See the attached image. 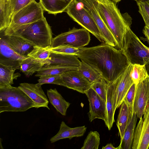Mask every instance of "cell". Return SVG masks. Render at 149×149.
Here are the masks:
<instances>
[{"label":"cell","mask_w":149,"mask_h":149,"mask_svg":"<svg viewBox=\"0 0 149 149\" xmlns=\"http://www.w3.org/2000/svg\"><path fill=\"white\" fill-rule=\"evenodd\" d=\"M76 56L100 73L108 84L113 82L130 64L122 50L105 43L79 48Z\"/></svg>","instance_id":"cell-1"},{"label":"cell","mask_w":149,"mask_h":149,"mask_svg":"<svg viewBox=\"0 0 149 149\" xmlns=\"http://www.w3.org/2000/svg\"><path fill=\"white\" fill-rule=\"evenodd\" d=\"M97 9L106 24L114 37L118 47L122 50L124 37L127 26L132 24L130 16L121 14L116 4L110 0H96Z\"/></svg>","instance_id":"cell-2"},{"label":"cell","mask_w":149,"mask_h":149,"mask_svg":"<svg viewBox=\"0 0 149 149\" xmlns=\"http://www.w3.org/2000/svg\"><path fill=\"white\" fill-rule=\"evenodd\" d=\"M4 34L19 36L34 45L42 47H51L52 32L45 17L33 22L7 31Z\"/></svg>","instance_id":"cell-3"},{"label":"cell","mask_w":149,"mask_h":149,"mask_svg":"<svg viewBox=\"0 0 149 149\" xmlns=\"http://www.w3.org/2000/svg\"><path fill=\"white\" fill-rule=\"evenodd\" d=\"M33 107L34 102L18 87H0V113L25 111Z\"/></svg>","instance_id":"cell-4"},{"label":"cell","mask_w":149,"mask_h":149,"mask_svg":"<svg viewBox=\"0 0 149 149\" xmlns=\"http://www.w3.org/2000/svg\"><path fill=\"white\" fill-rule=\"evenodd\" d=\"M130 63L145 65L149 61V47L144 45L127 26L122 49Z\"/></svg>","instance_id":"cell-5"},{"label":"cell","mask_w":149,"mask_h":149,"mask_svg":"<svg viewBox=\"0 0 149 149\" xmlns=\"http://www.w3.org/2000/svg\"><path fill=\"white\" fill-rule=\"evenodd\" d=\"M74 21L105 43L99 29L88 10L79 0H73L65 11Z\"/></svg>","instance_id":"cell-6"},{"label":"cell","mask_w":149,"mask_h":149,"mask_svg":"<svg viewBox=\"0 0 149 149\" xmlns=\"http://www.w3.org/2000/svg\"><path fill=\"white\" fill-rule=\"evenodd\" d=\"M44 10L39 3L35 0L12 16L7 31L17 27L31 23L43 18Z\"/></svg>","instance_id":"cell-7"},{"label":"cell","mask_w":149,"mask_h":149,"mask_svg":"<svg viewBox=\"0 0 149 149\" xmlns=\"http://www.w3.org/2000/svg\"><path fill=\"white\" fill-rule=\"evenodd\" d=\"M89 32L84 28L78 29L73 28L53 38L51 47L61 45H67L77 48L83 47L90 42Z\"/></svg>","instance_id":"cell-8"},{"label":"cell","mask_w":149,"mask_h":149,"mask_svg":"<svg viewBox=\"0 0 149 149\" xmlns=\"http://www.w3.org/2000/svg\"><path fill=\"white\" fill-rule=\"evenodd\" d=\"M133 65L130 64L124 71L113 82L110 83L113 88V109L120 107L128 91L134 84L131 77Z\"/></svg>","instance_id":"cell-9"},{"label":"cell","mask_w":149,"mask_h":149,"mask_svg":"<svg viewBox=\"0 0 149 149\" xmlns=\"http://www.w3.org/2000/svg\"><path fill=\"white\" fill-rule=\"evenodd\" d=\"M88 10L97 24L105 43L113 47H118L117 42L106 24L96 6V0H79Z\"/></svg>","instance_id":"cell-10"},{"label":"cell","mask_w":149,"mask_h":149,"mask_svg":"<svg viewBox=\"0 0 149 149\" xmlns=\"http://www.w3.org/2000/svg\"><path fill=\"white\" fill-rule=\"evenodd\" d=\"M136 126L132 149H149V104Z\"/></svg>","instance_id":"cell-11"},{"label":"cell","mask_w":149,"mask_h":149,"mask_svg":"<svg viewBox=\"0 0 149 149\" xmlns=\"http://www.w3.org/2000/svg\"><path fill=\"white\" fill-rule=\"evenodd\" d=\"M85 94L89 102V121L91 122L96 118L101 119L106 126L107 119L106 102L91 88L86 91Z\"/></svg>","instance_id":"cell-12"},{"label":"cell","mask_w":149,"mask_h":149,"mask_svg":"<svg viewBox=\"0 0 149 149\" xmlns=\"http://www.w3.org/2000/svg\"><path fill=\"white\" fill-rule=\"evenodd\" d=\"M149 104V76L136 85L133 111L141 118Z\"/></svg>","instance_id":"cell-13"},{"label":"cell","mask_w":149,"mask_h":149,"mask_svg":"<svg viewBox=\"0 0 149 149\" xmlns=\"http://www.w3.org/2000/svg\"><path fill=\"white\" fill-rule=\"evenodd\" d=\"M4 31H0V63L19 69L22 61L29 57L19 54L10 47L5 39Z\"/></svg>","instance_id":"cell-14"},{"label":"cell","mask_w":149,"mask_h":149,"mask_svg":"<svg viewBox=\"0 0 149 149\" xmlns=\"http://www.w3.org/2000/svg\"><path fill=\"white\" fill-rule=\"evenodd\" d=\"M66 87L84 94L91 88V84L77 70L65 72L61 74Z\"/></svg>","instance_id":"cell-15"},{"label":"cell","mask_w":149,"mask_h":149,"mask_svg":"<svg viewBox=\"0 0 149 149\" xmlns=\"http://www.w3.org/2000/svg\"><path fill=\"white\" fill-rule=\"evenodd\" d=\"M18 87L34 102L36 108L46 107L49 109L48 105L49 102L41 86L36 84L24 83L20 84Z\"/></svg>","instance_id":"cell-16"},{"label":"cell","mask_w":149,"mask_h":149,"mask_svg":"<svg viewBox=\"0 0 149 149\" xmlns=\"http://www.w3.org/2000/svg\"><path fill=\"white\" fill-rule=\"evenodd\" d=\"M5 39L9 46L15 52L24 56H28L34 48L33 45L24 38L13 35H5Z\"/></svg>","instance_id":"cell-17"},{"label":"cell","mask_w":149,"mask_h":149,"mask_svg":"<svg viewBox=\"0 0 149 149\" xmlns=\"http://www.w3.org/2000/svg\"><path fill=\"white\" fill-rule=\"evenodd\" d=\"M86 129L85 126L70 127L62 121L59 131L51 138L50 141L51 143H53L63 139L68 138L71 139L74 137L81 136L85 134Z\"/></svg>","instance_id":"cell-18"},{"label":"cell","mask_w":149,"mask_h":149,"mask_svg":"<svg viewBox=\"0 0 149 149\" xmlns=\"http://www.w3.org/2000/svg\"><path fill=\"white\" fill-rule=\"evenodd\" d=\"M137 118L136 113L131 112L123 138L118 146V149H132Z\"/></svg>","instance_id":"cell-19"},{"label":"cell","mask_w":149,"mask_h":149,"mask_svg":"<svg viewBox=\"0 0 149 149\" xmlns=\"http://www.w3.org/2000/svg\"><path fill=\"white\" fill-rule=\"evenodd\" d=\"M49 57V63L46 65L79 67L81 63L77 57L74 55L52 52Z\"/></svg>","instance_id":"cell-20"},{"label":"cell","mask_w":149,"mask_h":149,"mask_svg":"<svg viewBox=\"0 0 149 149\" xmlns=\"http://www.w3.org/2000/svg\"><path fill=\"white\" fill-rule=\"evenodd\" d=\"M73 0H39L44 10L48 13L56 15L65 12Z\"/></svg>","instance_id":"cell-21"},{"label":"cell","mask_w":149,"mask_h":149,"mask_svg":"<svg viewBox=\"0 0 149 149\" xmlns=\"http://www.w3.org/2000/svg\"><path fill=\"white\" fill-rule=\"evenodd\" d=\"M47 94L49 102L57 111L63 116H66L67 109L71 104L64 99L56 88L47 90Z\"/></svg>","instance_id":"cell-22"},{"label":"cell","mask_w":149,"mask_h":149,"mask_svg":"<svg viewBox=\"0 0 149 149\" xmlns=\"http://www.w3.org/2000/svg\"><path fill=\"white\" fill-rule=\"evenodd\" d=\"M35 0H8L5 8V25L7 29L10 24L12 15Z\"/></svg>","instance_id":"cell-23"},{"label":"cell","mask_w":149,"mask_h":149,"mask_svg":"<svg viewBox=\"0 0 149 149\" xmlns=\"http://www.w3.org/2000/svg\"><path fill=\"white\" fill-rule=\"evenodd\" d=\"M120 107L116 125L121 141L123 138L130 113L133 111L130 107L124 101H123Z\"/></svg>","instance_id":"cell-24"},{"label":"cell","mask_w":149,"mask_h":149,"mask_svg":"<svg viewBox=\"0 0 149 149\" xmlns=\"http://www.w3.org/2000/svg\"><path fill=\"white\" fill-rule=\"evenodd\" d=\"M16 70L13 66L0 63V87L12 86L13 80L20 76L19 73H14Z\"/></svg>","instance_id":"cell-25"},{"label":"cell","mask_w":149,"mask_h":149,"mask_svg":"<svg viewBox=\"0 0 149 149\" xmlns=\"http://www.w3.org/2000/svg\"><path fill=\"white\" fill-rule=\"evenodd\" d=\"M79 67L65 66L61 65H46L44 66L35 75L40 77L46 75L61 74L70 70H78Z\"/></svg>","instance_id":"cell-26"},{"label":"cell","mask_w":149,"mask_h":149,"mask_svg":"<svg viewBox=\"0 0 149 149\" xmlns=\"http://www.w3.org/2000/svg\"><path fill=\"white\" fill-rule=\"evenodd\" d=\"M91 84L104 79L102 76L93 67L83 61H81L77 70Z\"/></svg>","instance_id":"cell-27"},{"label":"cell","mask_w":149,"mask_h":149,"mask_svg":"<svg viewBox=\"0 0 149 149\" xmlns=\"http://www.w3.org/2000/svg\"><path fill=\"white\" fill-rule=\"evenodd\" d=\"M51 47H42L35 46L33 50L28 56L34 58L36 61L44 66L49 63L50 56L52 53L49 50Z\"/></svg>","instance_id":"cell-28"},{"label":"cell","mask_w":149,"mask_h":149,"mask_svg":"<svg viewBox=\"0 0 149 149\" xmlns=\"http://www.w3.org/2000/svg\"><path fill=\"white\" fill-rule=\"evenodd\" d=\"M43 66L33 58L29 57L22 61L20 65L19 69L26 76H31L39 71Z\"/></svg>","instance_id":"cell-29"},{"label":"cell","mask_w":149,"mask_h":149,"mask_svg":"<svg viewBox=\"0 0 149 149\" xmlns=\"http://www.w3.org/2000/svg\"><path fill=\"white\" fill-rule=\"evenodd\" d=\"M113 88L110 84H108L107 88L106 108L107 111V123L106 126L110 130L115 122L114 115L115 112L113 109L112 102Z\"/></svg>","instance_id":"cell-30"},{"label":"cell","mask_w":149,"mask_h":149,"mask_svg":"<svg viewBox=\"0 0 149 149\" xmlns=\"http://www.w3.org/2000/svg\"><path fill=\"white\" fill-rule=\"evenodd\" d=\"M148 76L145 65L135 64L133 65L131 77L136 85Z\"/></svg>","instance_id":"cell-31"},{"label":"cell","mask_w":149,"mask_h":149,"mask_svg":"<svg viewBox=\"0 0 149 149\" xmlns=\"http://www.w3.org/2000/svg\"><path fill=\"white\" fill-rule=\"evenodd\" d=\"M100 144V135L96 131H91L85 139L81 149H98Z\"/></svg>","instance_id":"cell-32"},{"label":"cell","mask_w":149,"mask_h":149,"mask_svg":"<svg viewBox=\"0 0 149 149\" xmlns=\"http://www.w3.org/2000/svg\"><path fill=\"white\" fill-rule=\"evenodd\" d=\"M36 85L38 87L45 84H51L66 87L61 74L46 75L40 77Z\"/></svg>","instance_id":"cell-33"},{"label":"cell","mask_w":149,"mask_h":149,"mask_svg":"<svg viewBox=\"0 0 149 149\" xmlns=\"http://www.w3.org/2000/svg\"><path fill=\"white\" fill-rule=\"evenodd\" d=\"M108 84L104 79L91 84V88L106 102L107 99V88Z\"/></svg>","instance_id":"cell-34"},{"label":"cell","mask_w":149,"mask_h":149,"mask_svg":"<svg viewBox=\"0 0 149 149\" xmlns=\"http://www.w3.org/2000/svg\"><path fill=\"white\" fill-rule=\"evenodd\" d=\"M136 2L139 12L144 21L145 26L149 27V0Z\"/></svg>","instance_id":"cell-35"},{"label":"cell","mask_w":149,"mask_h":149,"mask_svg":"<svg viewBox=\"0 0 149 149\" xmlns=\"http://www.w3.org/2000/svg\"><path fill=\"white\" fill-rule=\"evenodd\" d=\"M50 51L53 53L68 54L76 56L79 51V48L67 45H61L49 48Z\"/></svg>","instance_id":"cell-36"},{"label":"cell","mask_w":149,"mask_h":149,"mask_svg":"<svg viewBox=\"0 0 149 149\" xmlns=\"http://www.w3.org/2000/svg\"><path fill=\"white\" fill-rule=\"evenodd\" d=\"M135 89L136 85L134 83L130 88L123 100L130 107L132 111Z\"/></svg>","instance_id":"cell-37"},{"label":"cell","mask_w":149,"mask_h":149,"mask_svg":"<svg viewBox=\"0 0 149 149\" xmlns=\"http://www.w3.org/2000/svg\"><path fill=\"white\" fill-rule=\"evenodd\" d=\"M143 32L146 37V39L149 44V27L145 26L143 30Z\"/></svg>","instance_id":"cell-38"},{"label":"cell","mask_w":149,"mask_h":149,"mask_svg":"<svg viewBox=\"0 0 149 149\" xmlns=\"http://www.w3.org/2000/svg\"><path fill=\"white\" fill-rule=\"evenodd\" d=\"M102 149H118V147L115 148L111 143L107 144L105 146H103Z\"/></svg>","instance_id":"cell-39"},{"label":"cell","mask_w":149,"mask_h":149,"mask_svg":"<svg viewBox=\"0 0 149 149\" xmlns=\"http://www.w3.org/2000/svg\"><path fill=\"white\" fill-rule=\"evenodd\" d=\"M145 65L148 75L149 76V61Z\"/></svg>","instance_id":"cell-40"},{"label":"cell","mask_w":149,"mask_h":149,"mask_svg":"<svg viewBox=\"0 0 149 149\" xmlns=\"http://www.w3.org/2000/svg\"><path fill=\"white\" fill-rule=\"evenodd\" d=\"M110 1H111L113 2L114 3H115L116 4L120 1L121 0H110Z\"/></svg>","instance_id":"cell-41"},{"label":"cell","mask_w":149,"mask_h":149,"mask_svg":"<svg viewBox=\"0 0 149 149\" xmlns=\"http://www.w3.org/2000/svg\"><path fill=\"white\" fill-rule=\"evenodd\" d=\"M134 0L136 1V2L139 1H145V0Z\"/></svg>","instance_id":"cell-42"},{"label":"cell","mask_w":149,"mask_h":149,"mask_svg":"<svg viewBox=\"0 0 149 149\" xmlns=\"http://www.w3.org/2000/svg\"><path fill=\"white\" fill-rule=\"evenodd\" d=\"M6 0L7 1V0Z\"/></svg>","instance_id":"cell-43"}]
</instances>
